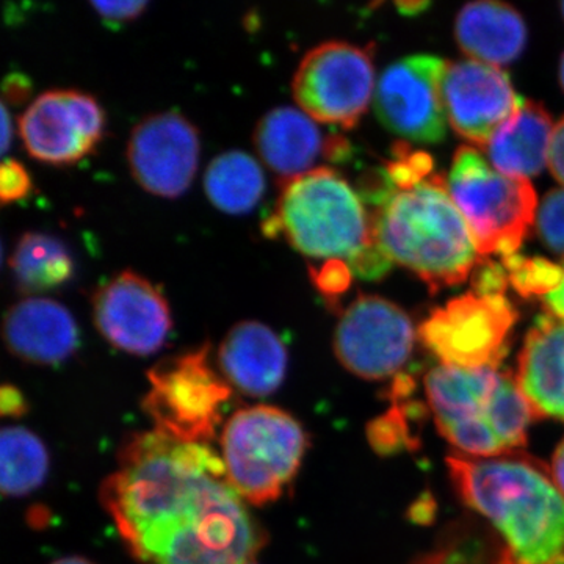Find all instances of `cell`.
<instances>
[{"mask_svg": "<svg viewBox=\"0 0 564 564\" xmlns=\"http://www.w3.org/2000/svg\"><path fill=\"white\" fill-rule=\"evenodd\" d=\"M99 496L143 564H247L267 543L209 444L135 434Z\"/></svg>", "mask_w": 564, "mask_h": 564, "instance_id": "obj_1", "label": "cell"}, {"mask_svg": "<svg viewBox=\"0 0 564 564\" xmlns=\"http://www.w3.org/2000/svg\"><path fill=\"white\" fill-rule=\"evenodd\" d=\"M456 496L499 534L514 564H564V496L540 459H445Z\"/></svg>", "mask_w": 564, "mask_h": 564, "instance_id": "obj_2", "label": "cell"}, {"mask_svg": "<svg viewBox=\"0 0 564 564\" xmlns=\"http://www.w3.org/2000/svg\"><path fill=\"white\" fill-rule=\"evenodd\" d=\"M370 217L375 243L389 261L417 274L432 293L462 284L481 262L441 174L393 192Z\"/></svg>", "mask_w": 564, "mask_h": 564, "instance_id": "obj_3", "label": "cell"}, {"mask_svg": "<svg viewBox=\"0 0 564 564\" xmlns=\"http://www.w3.org/2000/svg\"><path fill=\"white\" fill-rule=\"evenodd\" d=\"M423 383L437 432L459 454L496 458L525 447L534 415L510 373L440 364Z\"/></svg>", "mask_w": 564, "mask_h": 564, "instance_id": "obj_4", "label": "cell"}, {"mask_svg": "<svg viewBox=\"0 0 564 564\" xmlns=\"http://www.w3.org/2000/svg\"><path fill=\"white\" fill-rule=\"evenodd\" d=\"M262 229L270 239L282 237L302 254L326 261L348 263L375 243L372 217L361 196L328 166L284 182Z\"/></svg>", "mask_w": 564, "mask_h": 564, "instance_id": "obj_5", "label": "cell"}, {"mask_svg": "<svg viewBox=\"0 0 564 564\" xmlns=\"http://www.w3.org/2000/svg\"><path fill=\"white\" fill-rule=\"evenodd\" d=\"M307 447L302 423L269 404L243 408L223 426L226 478L240 499L256 507L281 499L299 475Z\"/></svg>", "mask_w": 564, "mask_h": 564, "instance_id": "obj_6", "label": "cell"}, {"mask_svg": "<svg viewBox=\"0 0 564 564\" xmlns=\"http://www.w3.org/2000/svg\"><path fill=\"white\" fill-rule=\"evenodd\" d=\"M447 187L481 258L518 254L536 214V193L529 180L505 176L474 148L459 147Z\"/></svg>", "mask_w": 564, "mask_h": 564, "instance_id": "obj_7", "label": "cell"}, {"mask_svg": "<svg viewBox=\"0 0 564 564\" xmlns=\"http://www.w3.org/2000/svg\"><path fill=\"white\" fill-rule=\"evenodd\" d=\"M148 381L150 389L141 406L154 423V432L180 443L214 440L232 386L212 366L207 345L159 362L148 372Z\"/></svg>", "mask_w": 564, "mask_h": 564, "instance_id": "obj_8", "label": "cell"}, {"mask_svg": "<svg viewBox=\"0 0 564 564\" xmlns=\"http://www.w3.org/2000/svg\"><path fill=\"white\" fill-rule=\"evenodd\" d=\"M519 314L505 293H464L436 307L417 336L444 366L499 369Z\"/></svg>", "mask_w": 564, "mask_h": 564, "instance_id": "obj_9", "label": "cell"}, {"mask_svg": "<svg viewBox=\"0 0 564 564\" xmlns=\"http://www.w3.org/2000/svg\"><path fill=\"white\" fill-rule=\"evenodd\" d=\"M372 54L345 41L307 52L293 76V98L314 121L351 129L372 102Z\"/></svg>", "mask_w": 564, "mask_h": 564, "instance_id": "obj_10", "label": "cell"}, {"mask_svg": "<svg viewBox=\"0 0 564 564\" xmlns=\"http://www.w3.org/2000/svg\"><path fill=\"white\" fill-rule=\"evenodd\" d=\"M413 321L383 296L359 295L340 315L334 352L348 372L364 380H386L410 361L415 344Z\"/></svg>", "mask_w": 564, "mask_h": 564, "instance_id": "obj_11", "label": "cell"}, {"mask_svg": "<svg viewBox=\"0 0 564 564\" xmlns=\"http://www.w3.org/2000/svg\"><path fill=\"white\" fill-rule=\"evenodd\" d=\"M106 129L101 104L80 90L41 93L18 120L24 150L33 161L51 166L84 161L101 144Z\"/></svg>", "mask_w": 564, "mask_h": 564, "instance_id": "obj_12", "label": "cell"}, {"mask_svg": "<svg viewBox=\"0 0 564 564\" xmlns=\"http://www.w3.org/2000/svg\"><path fill=\"white\" fill-rule=\"evenodd\" d=\"M447 63L436 55H411L383 70L375 90L378 120L414 143H440L447 135L443 79Z\"/></svg>", "mask_w": 564, "mask_h": 564, "instance_id": "obj_13", "label": "cell"}, {"mask_svg": "<svg viewBox=\"0 0 564 564\" xmlns=\"http://www.w3.org/2000/svg\"><path fill=\"white\" fill-rule=\"evenodd\" d=\"M93 321L111 347L137 356L161 350L173 328L172 310L163 293L131 270L118 273L96 291Z\"/></svg>", "mask_w": 564, "mask_h": 564, "instance_id": "obj_14", "label": "cell"}, {"mask_svg": "<svg viewBox=\"0 0 564 564\" xmlns=\"http://www.w3.org/2000/svg\"><path fill=\"white\" fill-rule=\"evenodd\" d=\"M126 154L132 177L143 191L173 199L195 181L202 141L198 129L180 111H161L132 129Z\"/></svg>", "mask_w": 564, "mask_h": 564, "instance_id": "obj_15", "label": "cell"}, {"mask_svg": "<svg viewBox=\"0 0 564 564\" xmlns=\"http://www.w3.org/2000/svg\"><path fill=\"white\" fill-rule=\"evenodd\" d=\"M443 98L452 129L484 150L525 101L502 68L475 61L447 63Z\"/></svg>", "mask_w": 564, "mask_h": 564, "instance_id": "obj_16", "label": "cell"}, {"mask_svg": "<svg viewBox=\"0 0 564 564\" xmlns=\"http://www.w3.org/2000/svg\"><path fill=\"white\" fill-rule=\"evenodd\" d=\"M0 336L14 358L32 366L66 362L80 343L79 326L68 307L46 296H24L10 306Z\"/></svg>", "mask_w": 564, "mask_h": 564, "instance_id": "obj_17", "label": "cell"}, {"mask_svg": "<svg viewBox=\"0 0 564 564\" xmlns=\"http://www.w3.org/2000/svg\"><path fill=\"white\" fill-rule=\"evenodd\" d=\"M223 377L232 388L251 397L280 389L288 373V348L270 326L240 322L226 334L218 350Z\"/></svg>", "mask_w": 564, "mask_h": 564, "instance_id": "obj_18", "label": "cell"}, {"mask_svg": "<svg viewBox=\"0 0 564 564\" xmlns=\"http://www.w3.org/2000/svg\"><path fill=\"white\" fill-rule=\"evenodd\" d=\"M534 419L564 422V322L538 318L519 352L514 375Z\"/></svg>", "mask_w": 564, "mask_h": 564, "instance_id": "obj_19", "label": "cell"}, {"mask_svg": "<svg viewBox=\"0 0 564 564\" xmlns=\"http://www.w3.org/2000/svg\"><path fill=\"white\" fill-rule=\"evenodd\" d=\"M252 141L261 161L288 182L313 172L315 162L326 159L329 137L303 110L278 107L263 115Z\"/></svg>", "mask_w": 564, "mask_h": 564, "instance_id": "obj_20", "label": "cell"}, {"mask_svg": "<svg viewBox=\"0 0 564 564\" xmlns=\"http://www.w3.org/2000/svg\"><path fill=\"white\" fill-rule=\"evenodd\" d=\"M455 36L473 61L500 68L524 51L527 25L513 7L484 0L463 7L456 17Z\"/></svg>", "mask_w": 564, "mask_h": 564, "instance_id": "obj_21", "label": "cell"}, {"mask_svg": "<svg viewBox=\"0 0 564 564\" xmlns=\"http://www.w3.org/2000/svg\"><path fill=\"white\" fill-rule=\"evenodd\" d=\"M554 128L551 115L541 104L524 101L485 148L491 165L505 176H536L549 163Z\"/></svg>", "mask_w": 564, "mask_h": 564, "instance_id": "obj_22", "label": "cell"}, {"mask_svg": "<svg viewBox=\"0 0 564 564\" xmlns=\"http://www.w3.org/2000/svg\"><path fill=\"white\" fill-rule=\"evenodd\" d=\"M9 263L14 284L24 296L57 291L76 273V261L68 245L46 232L22 234Z\"/></svg>", "mask_w": 564, "mask_h": 564, "instance_id": "obj_23", "label": "cell"}, {"mask_svg": "<svg viewBox=\"0 0 564 564\" xmlns=\"http://www.w3.org/2000/svg\"><path fill=\"white\" fill-rule=\"evenodd\" d=\"M204 191L218 210L248 214L262 199L265 176L259 162L247 152H223L204 173Z\"/></svg>", "mask_w": 564, "mask_h": 564, "instance_id": "obj_24", "label": "cell"}, {"mask_svg": "<svg viewBox=\"0 0 564 564\" xmlns=\"http://www.w3.org/2000/svg\"><path fill=\"white\" fill-rule=\"evenodd\" d=\"M51 455L39 434L24 426L0 429V494L24 497L47 480Z\"/></svg>", "mask_w": 564, "mask_h": 564, "instance_id": "obj_25", "label": "cell"}, {"mask_svg": "<svg viewBox=\"0 0 564 564\" xmlns=\"http://www.w3.org/2000/svg\"><path fill=\"white\" fill-rule=\"evenodd\" d=\"M508 282L513 285L519 295L547 296L562 285L564 278L563 265L547 261L544 258H524L521 254L502 258Z\"/></svg>", "mask_w": 564, "mask_h": 564, "instance_id": "obj_26", "label": "cell"}, {"mask_svg": "<svg viewBox=\"0 0 564 564\" xmlns=\"http://www.w3.org/2000/svg\"><path fill=\"white\" fill-rule=\"evenodd\" d=\"M393 403L395 406L391 411L375 419L367 429L370 444L378 454L391 455L393 452H400L413 445L414 437L410 432V421L406 415L410 413V406Z\"/></svg>", "mask_w": 564, "mask_h": 564, "instance_id": "obj_27", "label": "cell"}, {"mask_svg": "<svg viewBox=\"0 0 564 564\" xmlns=\"http://www.w3.org/2000/svg\"><path fill=\"white\" fill-rule=\"evenodd\" d=\"M393 161L386 163L384 173L395 191H408L429 180L433 172V159L423 151H414L408 143L393 147Z\"/></svg>", "mask_w": 564, "mask_h": 564, "instance_id": "obj_28", "label": "cell"}, {"mask_svg": "<svg viewBox=\"0 0 564 564\" xmlns=\"http://www.w3.org/2000/svg\"><path fill=\"white\" fill-rule=\"evenodd\" d=\"M538 232L551 250L564 254V188L549 192L538 209Z\"/></svg>", "mask_w": 564, "mask_h": 564, "instance_id": "obj_29", "label": "cell"}, {"mask_svg": "<svg viewBox=\"0 0 564 564\" xmlns=\"http://www.w3.org/2000/svg\"><path fill=\"white\" fill-rule=\"evenodd\" d=\"M311 280L329 304L337 303L350 289L352 274L350 265L343 259H328L318 267H311Z\"/></svg>", "mask_w": 564, "mask_h": 564, "instance_id": "obj_30", "label": "cell"}, {"mask_svg": "<svg viewBox=\"0 0 564 564\" xmlns=\"http://www.w3.org/2000/svg\"><path fill=\"white\" fill-rule=\"evenodd\" d=\"M33 192L32 174L17 159L0 161V207L24 202Z\"/></svg>", "mask_w": 564, "mask_h": 564, "instance_id": "obj_31", "label": "cell"}, {"mask_svg": "<svg viewBox=\"0 0 564 564\" xmlns=\"http://www.w3.org/2000/svg\"><path fill=\"white\" fill-rule=\"evenodd\" d=\"M91 7L106 24L118 25L135 21L147 10L148 2H93Z\"/></svg>", "mask_w": 564, "mask_h": 564, "instance_id": "obj_32", "label": "cell"}, {"mask_svg": "<svg viewBox=\"0 0 564 564\" xmlns=\"http://www.w3.org/2000/svg\"><path fill=\"white\" fill-rule=\"evenodd\" d=\"M25 393L13 384L0 386V419H21L29 413Z\"/></svg>", "mask_w": 564, "mask_h": 564, "instance_id": "obj_33", "label": "cell"}, {"mask_svg": "<svg viewBox=\"0 0 564 564\" xmlns=\"http://www.w3.org/2000/svg\"><path fill=\"white\" fill-rule=\"evenodd\" d=\"M0 90H2L3 101L20 106L31 98L32 84L24 74L14 73L3 79Z\"/></svg>", "mask_w": 564, "mask_h": 564, "instance_id": "obj_34", "label": "cell"}, {"mask_svg": "<svg viewBox=\"0 0 564 564\" xmlns=\"http://www.w3.org/2000/svg\"><path fill=\"white\" fill-rule=\"evenodd\" d=\"M549 166L555 180L564 185V118L556 122L549 150Z\"/></svg>", "mask_w": 564, "mask_h": 564, "instance_id": "obj_35", "label": "cell"}, {"mask_svg": "<svg viewBox=\"0 0 564 564\" xmlns=\"http://www.w3.org/2000/svg\"><path fill=\"white\" fill-rule=\"evenodd\" d=\"M13 135V121H11L10 111L7 109L6 101L0 98V158L10 150Z\"/></svg>", "mask_w": 564, "mask_h": 564, "instance_id": "obj_36", "label": "cell"}, {"mask_svg": "<svg viewBox=\"0 0 564 564\" xmlns=\"http://www.w3.org/2000/svg\"><path fill=\"white\" fill-rule=\"evenodd\" d=\"M549 470H551L555 485L558 486L560 491H562L564 496V437L562 443L556 445Z\"/></svg>", "mask_w": 564, "mask_h": 564, "instance_id": "obj_37", "label": "cell"}, {"mask_svg": "<svg viewBox=\"0 0 564 564\" xmlns=\"http://www.w3.org/2000/svg\"><path fill=\"white\" fill-rule=\"evenodd\" d=\"M544 306L545 310L549 311V314L554 315V317L564 322V278L562 285H560L555 292L549 293L547 296H544Z\"/></svg>", "mask_w": 564, "mask_h": 564, "instance_id": "obj_38", "label": "cell"}, {"mask_svg": "<svg viewBox=\"0 0 564 564\" xmlns=\"http://www.w3.org/2000/svg\"><path fill=\"white\" fill-rule=\"evenodd\" d=\"M397 9H399V13L404 14V17H414V14L423 13V11L429 9V3L402 2V3H397Z\"/></svg>", "mask_w": 564, "mask_h": 564, "instance_id": "obj_39", "label": "cell"}, {"mask_svg": "<svg viewBox=\"0 0 564 564\" xmlns=\"http://www.w3.org/2000/svg\"><path fill=\"white\" fill-rule=\"evenodd\" d=\"M29 524L32 527H39L44 525L43 519H47V511H41L40 507L33 508V510L29 511Z\"/></svg>", "mask_w": 564, "mask_h": 564, "instance_id": "obj_40", "label": "cell"}, {"mask_svg": "<svg viewBox=\"0 0 564 564\" xmlns=\"http://www.w3.org/2000/svg\"><path fill=\"white\" fill-rule=\"evenodd\" d=\"M52 564H95L84 556H65V558L57 560Z\"/></svg>", "mask_w": 564, "mask_h": 564, "instance_id": "obj_41", "label": "cell"}, {"mask_svg": "<svg viewBox=\"0 0 564 564\" xmlns=\"http://www.w3.org/2000/svg\"><path fill=\"white\" fill-rule=\"evenodd\" d=\"M560 80H562V85L564 88V54L562 57V63H560Z\"/></svg>", "mask_w": 564, "mask_h": 564, "instance_id": "obj_42", "label": "cell"}, {"mask_svg": "<svg viewBox=\"0 0 564 564\" xmlns=\"http://www.w3.org/2000/svg\"><path fill=\"white\" fill-rule=\"evenodd\" d=\"M0 265H2V243H0Z\"/></svg>", "mask_w": 564, "mask_h": 564, "instance_id": "obj_43", "label": "cell"}, {"mask_svg": "<svg viewBox=\"0 0 564 564\" xmlns=\"http://www.w3.org/2000/svg\"><path fill=\"white\" fill-rule=\"evenodd\" d=\"M562 13H563V18H564V3H562Z\"/></svg>", "mask_w": 564, "mask_h": 564, "instance_id": "obj_44", "label": "cell"}, {"mask_svg": "<svg viewBox=\"0 0 564 564\" xmlns=\"http://www.w3.org/2000/svg\"><path fill=\"white\" fill-rule=\"evenodd\" d=\"M247 564H254V563H247Z\"/></svg>", "mask_w": 564, "mask_h": 564, "instance_id": "obj_45", "label": "cell"}]
</instances>
